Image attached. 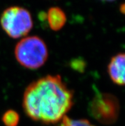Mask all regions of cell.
<instances>
[{
	"label": "cell",
	"instance_id": "obj_1",
	"mask_svg": "<svg viewBox=\"0 0 125 126\" xmlns=\"http://www.w3.org/2000/svg\"><path fill=\"white\" fill-rule=\"evenodd\" d=\"M73 104V92L59 75L32 82L24 93L22 107L32 120L45 124L61 120Z\"/></svg>",
	"mask_w": 125,
	"mask_h": 126
},
{
	"label": "cell",
	"instance_id": "obj_2",
	"mask_svg": "<svg viewBox=\"0 0 125 126\" xmlns=\"http://www.w3.org/2000/svg\"><path fill=\"white\" fill-rule=\"evenodd\" d=\"M15 56L21 65L28 69H37L47 60L48 49L45 42L38 36L22 38L17 44Z\"/></svg>",
	"mask_w": 125,
	"mask_h": 126
},
{
	"label": "cell",
	"instance_id": "obj_3",
	"mask_svg": "<svg viewBox=\"0 0 125 126\" xmlns=\"http://www.w3.org/2000/svg\"><path fill=\"white\" fill-rule=\"evenodd\" d=\"M2 29L10 37L19 38L30 32L33 21L30 12L19 6H12L3 10L0 17Z\"/></svg>",
	"mask_w": 125,
	"mask_h": 126
},
{
	"label": "cell",
	"instance_id": "obj_4",
	"mask_svg": "<svg viewBox=\"0 0 125 126\" xmlns=\"http://www.w3.org/2000/svg\"><path fill=\"white\" fill-rule=\"evenodd\" d=\"M120 104L116 96L108 93L98 92L89 104V113L102 124L111 125L118 119Z\"/></svg>",
	"mask_w": 125,
	"mask_h": 126
},
{
	"label": "cell",
	"instance_id": "obj_5",
	"mask_svg": "<svg viewBox=\"0 0 125 126\" xmlns=\"http://www.w3.org/2000/svg\"><path fill=\"white\" fill-rule=\"evenodd\" d=\"M125 56L124 53H118L111 58L108 65L107 71L110 78L116 85H125Z\"/></svg>",
	"mask_w": 125,
	"mask_h": 126
},
{
	"label": "cell",
	"instance_id": "obj_6",
	"mask_svg": "<svg viewBox=\"0 0 125 126\" xmlns=\"http://www.w3.org/2000/svg\"><path fill=\"white\" fill-rule=\"evenodd\" d=\"M50 28L53 31L60 30L67 22V17L63 10L58 6H52L48 10L45 14Z\"/></svg>",
	"mask_w": 125,
	"mask_h": 126
},
{
	"label": "cell",
	"instance_id": "obj_7",
	"mask_svg": "<svg viewBox=\"0 0 125 126\" xmlns=\"http://www.w3.org/2000/svg\"><path fill=\"white\" fill-rule=\"evenodd\" d=\"M20 117L17 111L12 110H7L2 116V122L5 126H17Z\"/></svg>",
	"mask_w": 125,
	"mask_h": 126
},
{
	"label": "cell",
	"instance_id": "obj_8",
	"mask_svg": "<svg viewBox=\"0 0 125 126\" xmlns=\"http://www.w3.org/2000/svg\"><path fill=\"white\" fill-rule=\"evenodd\" d=\"M59 126H95L89 121L85 119L73 120L66 115L61 120V123Z\"/></svg>",
	"mask_w": 125,
	"mask_h": 126
},
{
	"label": "cell",
	"instance_id": "obj_9",
	"mask_svg": "<svg viewBox=\"0 0 125 126\" xmlns=\"http://www.w3.org/2000/svg\"><path fill=\"white\" fill-rule=\"evenodd\" d=\"M100 1H106V2H111L114 1L115 0H100Z\"/></svg>",
	"mask_w": 125,
	"mask_h": 126
}]
</instances>
